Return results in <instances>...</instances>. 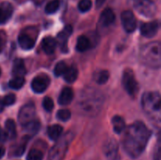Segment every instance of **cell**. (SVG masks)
Returning <instances> with one entry per match:
<instances>
[{
  "label": "cell",
  "instance_id": "cell-25",
  "mask_svg": "<svg viewBox=\"0 0 161 160\" xmlns=\"http://www.w3.org/2000/svg\"><path fill=\"white\" fill-rule=\"evenodd\" d=\"M60 7V0H51L47 4L45 12L48 14H53L58 11Z\"/></svg>",
  "mask_w": 161,
  "mask_h": 160
},
{
  "label": "cell",
  "instance_id": "cell-24",
  "mask_svg": "<svg viewBox=\"0 0 161 160\" xmlns=\"http://www.w3.org/2000/svg\"><path fill=\"white\" fill-rule=\"evenodd\" d=\"M6 129L7 136L12 139L15 138V136H17V130H16L15 122L13 119H9L6 121Z\"/></svg>",
  "mask_w": 161,
  "mask_h": 160
},
{
  "label": "cell",
  "instance_id": "cell-16",
  "mask_svg": "<svg viewBox=\"0 0 161 160\" xmlns=\"http://www.w3.org/2000/svg\"><path fill=\"white\" fill-rule=\"evenodd\" d=\"M57 41L52 37H46L42 41V49L47 55H51L56 50Z\"/></svg>",
  "mask_w": 161,
  "mask_h": 160
},
{
  "label": "cell",
  "instance_id": "cell-20",
  "mask_svg": "<svg viewBox=\"0 0 161 160\" xmlns=\"http://www.w3.org/2000/svg\"><path fill=\"white\" fill-rule=\"evenodd\" d=\"M63 128L60 125H50L47 129V134L49 137L53 141H57L60 138L62 133Z\"/></svg>",
  "mask_w": 161,
  "mask_h": 160
},
{
  "label": "cell",
  "instance_id": "cell-9",
  "mask_svg": "<svg viewBox=\"0 0 161 160\" xmlns=\"http://www.w3.org/2000/svg\"><path fill=\"white\" fill-rule=\"evenodd\" d=\"M68 150V141H61L57 143L50 152L49 160H63Z\"/></svg>",
  "mask_w": 161,
  "mask_h": 160
},
{
  "label": "cell",
  "instance_id": "cell-14",
  "mask_svg": "<svg viewBox=\"0 0 161 160\" xmlns=\"http://www.w3.org/2000/svg\"><path fill=\"white\" fill-rule=\"evenodd\" d=\"M72 28L71 25L66 26L59 34L58 35V42L60 44V46L62 50H66L67 47V42L69 40V37L72 33Z\"/></svg>",
  "mask_w": 161,
  "mask_h": 160
},
{
  "label": "cell",
  "instance_id": "cell-11",
  "mask_svg": "<svg viewBox=\"0 0 161 160\" xmlns=\"http://www.w3.org/2000/svg\"><path fill=\"white\" fill-rule=\"evenodd\" d=\"M159 30V23L158 21H151L149 23H145L142 24L140 28V31L141 34L144 37L146 38H152L155 35H157V31Z\"/></svg>",
  "mask_w": 161,
  "mask_h": 160
},
{
  "label": "cell",
  "instance_id": "cell-18",
  "mask_svg": "<svg viewBox=\"0 0 161 160\" xmlns=\"http://www.w3.org/2000/svg\"><path fill=\"white\" fill-rule=\"evenodd\" d=\"M12 73L14 77H23L26 74V68L23 60L16 59L14 61Z\"/></svg>",
  "mask_w": 161,
  "mask_h": 160
},
{
  "label": "cell",
  "instance_id": "cell-6",
  "mask_svg": "<svg viewBox=\"0 0 161 160\" xmlns=\"http://www.w3.org/2000/svg\"><path fill=\"white\" fill-rule=\"evenodd\" d=\"M103 152L108 160H119V146L113 138H109L104 144Z\"/></svg>",
  "mask_w": 161,
  "mask_h": 160
},
{
  "label": "cell",
  "instance_id": "cell-10",
  "mask_svg": "<svg viewBox=\"0 0 161 160\" xmlns=\"http://www.w3.org/2000/svg\"><path fill=\"white\" fill-rule=\"evenodd\" d=\"M49 83H50V78L47 75H44V74L39 75L33 78L31 83V89L35 93H41L47 89Z\"/></svg>",
  "mask_w": 161,
  "mask_h": 160
},
{
  "label": "cell",
  "instance_id": "cell-8",
  "mask_svg": "<svg viewBox=\"0 0 161 160\" xmlns=\"http://www.w3.org/2000/svg\"><path fill=\"white\" fill-rule=\"evenodd\" d=\"M121 22L124 30L127 32L131 33L135 31L137 27V20L135 16L131 11H124L121 14Z\"/></svg>",
  "mask_w": 161,
  "mask_h": 160
},
{
  "label": "cell",
  "instance_id": "cell-31",
  "mask_svg": "<svg viewBox=\"0 0 161 160\" xmlns=\"http://www.w3.org/2000/svg\"><path fill=\"white\" fill-rule=\"evenodd\" d=\"M57 118L62 122H66V121L69 120L71 118L70 111L67 109L59 110L57 113Z\"/></svg>",
  "mask_w": 161,
  "mask_h": 160
},
{
  "label": "cell",
  "instance_id": "cell-39",
  "mask_svg": "<svg viewBox=\"0 0 161 160\" xmlns=\"http://www.w3.org/2000/svg\"><path fill=\"white\" fill-rule=\"evenodd\" d=\"M3 108H4V105H3V100H2L1 99H0V112H1V111H3Z\"/></svg>",
  "mask_w": 161,
  "mask_h": 160
},
{
  "label": "cell",
  "instance_id": "cell-5",
  "mask_svg": "<svg viewBox=\"0 0 161 160\" xmlns=\"http://www.w3.org/2000/svg\"><path fill=\"white\" fill-rule=\"evenodd\" d=\"M135 9L142 15L152 17L156 13L157 6L153 0H132Z\"/></svg>",
  "mask_w": 161,
  "mask_h": 160
},
{
  "label": "cell",
  "instance_id": "cell-2",
  "mask_svg": "<svg viewBox=\"0 0 161 160\" xmlns=\"http://www.w3.org/2000/svg\"><path fill=\"white\" fill-rule=\"evenodd\" d=\"M160 95L157 92L146 93L142 99L143 110L148 116L157 122H160Z\"/></svg>",
  "mask_w": 161,
  "mask_h": 160
},
{
  "label": "cell",
  "instance_id": "cell-40",
  "mask_svg": "<svg viewBox=\"0 0 161 160\" xmlns=\"http://www.w3.org/2000/svg\"><path fill=\"white\" fill-rule=\"evenodd\" d=\"M0 75H1V69H0Z\"/></svg>",
  "mask_w": 161,
  "mask_h": 160
},
{
  "label": "cell",
  "instance_id": "cell-22",
  "mask_svg": "<svg viewBox=\"0 0 161 160\" xmlns=\"http://www.w3.org/2000/svg\"><path fill=\"white\" fill-rule=\"evenodd\" d=\"M91 43L90 39L86 36L81 35L78 38L76 42V50L77 51L85 52L89 50L91 47Z\"/></svg>",
  "mask_w": 161,
  "mask_h": 160
},
{
  "label": "cell",
  "instance_id": "cell-36",
  "mask_svg": "<svg viewBox=\"0 0 161 160\" xmlns=\"http://www.w3.org/2000/svg\"><path fill=\"white\" fill-rule=\"evenodd\" d=\"M5 45V39L4 37H3V33L0 32V52L3 50V47H4Z\"/></svg>",
  "mask_w": 161,
  "mask_h": 160
},
{
  "label": "cell",
  "instance_id": "cell-29",
  "mask_svg": "<svg viewBox=\"0 0 161 160\" xmlns=\"http://www.w3.org/2000/svg\"><path fill=\"white\" fill-rule=\"evenodd\" d=\"M68 66L64 61H60L58 64L55 65L54 70H53V73L56 75L57 77H59L61 75H63V74L64 73V72L67 69Z\"/></svg>",
  "mask_w": 161,
  "mask_h": 160
},
{
  "label": "cell",
  "instance_id": "cell-34",
  "mask_svg": "<svg viewBox=\"0 0 161 160\" xmlns=\"http://www.w3.org/2000/svg\"><path fill=\"white\" fill-rule=\"evenodd\" d=\"M153 160H161V148L160 142H158L157 147L156 148L155 153L153 155Z\"/></svg>",
  "mask_w": 161,
  "mask_h": 160
},
{
  "label": "cell",
  "instance_id": "cell-35",
  "mask_svg": "<svg viewBox=\"0 0 161 160\" xmlns=\"http://www.w3.org/2000/svg\"><path fill=\"white\" fill-rule=\"evenodd\" d=\"M7 133H6V132H4L3 130H0V144L3 142H4L6 140V138H7Z\"/></svg>",
  "mask_w": 161,
  "mask_h": 160
},
{
  "label": "cell",
  "instance_id": "cell-28",
  "mask_svg": "<svg viewBox=\"0 0 161 160\" xmlns=\"http://www.w3.org/2000/svg\"><path fill=\"white\" fill-rule=\"evenodd\" d=\"M43 154L38 149H31L28 154L27 160H42Z\"/></svg>",
  "mask_w": 161,
  "mask_h": 160
},
{
  "label": "cell",
  "instance_id": "cell-13",
  "mask_svg": "<svg viewBox=\"0 0 161 160\" xmlns=\"http://www.w3.org/2000/svg\"><path fill=\"white\" fill-rule=\"evenodd\" d=\"M14 13L12 4L8 2L0 3V24H5L10 19Z\"/></svg>",
  "mask_w": 161,
  "mask_h": 160
},
{
  "label": "cell",
  "instance_id": "cell-17",
  "mask_svg": "<svg viewBox=\"0 0 161 160\" xmlns=\"http://www.w3.org/2000/svg\"><path fill=\"white\" fill-rule=\"evenodd\" d=\"M19 45L23 50H31L35 45V40L27 34H20L18 37Z\"/></svg>",
  "mask_w": 161,
  "mask_h": 160
},
{
  "label": "cell",
  "instance_id": "cell-15",
  "mask_svg": "<svg viewBox=\"0 0 161 160\" xmlns=\"http://www.w3.org/2000/svg\"><path fill=\"white\" fill-rule=\"evenodd\" d=\"M73 91L70 87H64L61 91L58 97V103L61 105L69 104L73 99Z\"/></svg>",
  "mask_w": 161,
  "mask_h": 160
},
{
  "label": "cell",
  "instance_id": "cell-7",
  "mask_svg": "<svg viewBox=\"0 0 161 160\" xmlns=\"http://www.w3.org/2000/svg\"><path fill=\"white\" fill-rule=\"evenodd\" d=\"M36 115V108L33 103H28L22 107L18 115V120L22 125L34 120Z\"/></svg>",
  "mask_w": 161,
  "mask_h": 160
},
{
  "label": "cell",
  "instance_id": "cell-1",
  "mask_svg": "<svg viewBox=\"0 0 161 160\" xmlns=\"http://www.w3.org/2000/svg\"><path fill=\"white\" fill-rule=\"evenodd\" d=\"M151 136V132L142 122L137 121L124 133L123 147L130 157L136 158L142 154Z\"/></svg>",
  "mask_w": 161,
  "mask_h": 160
},
{
  "label": "cell",
  "instance_id": "cell-19",
  "mask_svg": "<svg viewBox=\"0 0 161 160\" xmlns=\"http://www.w3.org/2000/svg\"><path fill=\"white\" fill-rule=\"evenodd\" d=\"M78 70L75 67H68L64 73L63 74V78L67 83H72L77 79L78 77Z\"/></svg>",
  "mask_w": 161,
  "mask_h": 160
},
{
  "label": "cell",
  "instance_id": "cell-21",
  "mask_svg": "<svg viewBox=\"0 0 161 160\" xmlns=\"http://www.w3.org/2000/svg\"><path fill=\"white\" fill-rule=\"evenodd\" d=\"M112 124H113V127L115 133H121L125 130V121L120 116H114L112 119Z\"/></svg>",
  "mask_w": 161,
  "mask_h": 160
},
{
  "label": "cell",
  "instance_id": "cell-30",
  "mask_svg": "<svg viewBox=\"0 0 161 160\" xmlns=\"http://www.w3.org/2000/svg\"><path fill=\"white\" fill-rule=\"evenodd\" d=\"M92 6L91 0H80L78 4V9L80 12L85 13L90 10Z\"/></svg>",
  "mask_w": 161,
  "mask_h": 160
},
{
  "label": "cell",
  "instance_id": "cell-33",
  "mask_svg": "<svg viewBox=\"0 0 161 160\" xmlns=\"http://www.w3.org/2000/svg\"><path fill=\"white\" fill-rule=\"evenodd\" d=\"M3 104L4 106H9L15 103L16 101V96L14 93H9L5 96L4 98L3 99Z\"/></svg>",
  "mask_w": 161,
  "mask_h": 160
},
{
  "label": "cell",
  "instance_id": "cell-23",
  "mask_svg": "<svg viewBox=\"0 0 161 160\" xmlns=\"http://www.w3.org/2000/svg\"><path fill=\"white\" fill-rule=\"evenodd\" d=\"M23 126L25 132H27L29 134H35V133H38V131L40 129V122L38 120L34 119L28 123L25 124Z\"/></svg>",
  "mask_w": 161,
  "mask_h": 160
},
{
  "label": "cell",
  "instance_id": "cell-27",
  "mask_svg": "<svg viewBox=\"0 0 161 160\" xmlns=\"http://www.w3.org/2000/svg\"><path fill=\"white\" fill-rule=\"evenodd\" d=\"M108 78H109V72L106 70H102L98 72L96 78V82L98 84L103 85L108 82Z\"/></svg>",
  "mask_w": 161,
  "mask_h": 160
},
{
  "label": "cell",
  "instance_id": "cell-32",
  "mask_svg": "<svg viewBox=\"0 0 161 160\" xmlns=\"http://www.w3.org/2000/svg\"><path fill=\"white\" fill-rule=\"evenodd\" d=\"M42 106L46 111L50 112L53 109L54 104H53V100L50 97H45L43 101H42Z\"/></svg>",
  "mask_w": 161,
  "mask_h": 160
},
{
  "label": "cell",
  "instance_id": "cell-3",
  "mask_svg": "<svg viewBox=\"0 0 161 160\" xmlns=\"http://www.w3.org/2000/svg\"><path fill=\"white\" fill-rule=\"evenodd\" d=\"M141 57L146 65L159 67L161 61V47L159 42H153L144 45L141 50Z\"/></svg>",
  "mask_w": 161,
  "mask_h": 160
},
{
  "label": "cell",
  "instance_id": "cell-26",
  "mask_svg": "<svg viewBox=\"0 0 161 160\" xmlns=\"http://www.w3.org/2000/svg\"><path fill=\"white\" fill-rule=\"evenodd\" d=\"M25 81L23 77H14L9 81V85L14 89H19L25 85Z\"/></svg>",
  "mask_w": 161,
  "mask_h": 160
},
{
  "label": "cell",
  "instance_id": "cell-4",
  "mask_svg": "<svg viewBox=\"0 0 161 160\" xmlns=\"http://www.w3.org/2000/svg\"><path fill=\"white\" fill-rule=\"evenodd\" d=\"M123 85L127 93L131 97L137 95L138 91V84L136 81L133 71L127 68L123 74Z\"/></svg>",
  "mask_w": 161,
  "mask_h": 160
},
{
  "label": "cell",
  "instance_id": "cell-38",
  "mask_svg": "<svg viewBox=\"0 0 161 160\" xmlns=\"http://www.w3.org/2000/svg\"><path fill=\"white\" fill-rule=\"evenodd\" d=\"M5 148L4 147H0V158H2L3 157V155H5Z\"/></svg>",
  "mask_w": 161,
  "mask_h": 160
},
{
  "label": "cell",
  "instance_id": "cell-37",
  "mask_svg": "<svg viewBox=\"0 0 161 160\" xmlns=\"http://www.w3.org/2000/svg\"><path fill=\"white\" fill-rule=\"evenodd\" d=\"M106 0H96V7L100 8L103 6Z\"/></svg>",
  "mask_w": 161,
  "mask_h": 160
},
{
  "label": "cell",
  "instance_id": "cell-12",
  "mask_svg": "<svg viewBox=\"0 0 161 160\" xmlns=\"http://www.w3.org/2000/svg\"><path fill=\"white\" fill-rule=\"evenodd\" d=\"M115 19H116V16H115L114 12L109 8H107L101 13L98 24L100 26L103 28H107L113 24V22L115 21Z\"/></svg>",
  "mask_w": 161,
  "mask_h": 160
}]
</instances>
